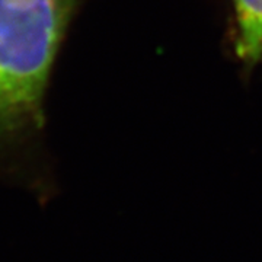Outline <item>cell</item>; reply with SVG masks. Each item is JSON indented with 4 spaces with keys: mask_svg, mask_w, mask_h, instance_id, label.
Returning a JSON list of instances; mask_svg holds the SVG:
<instances>
[{
    "mask_svg": "<svg viewBox=\"0 0 262 262\" xmlns=\"http://www.w3.org/2000/svg\"><path fill=\"white\" fill-rule=\"evenodd\" d=\"M82 0H0V179L50 187L47 101Z\"/></svg>",
    "mask_w": 262,
    "mask_h": 262,
    "instance_id": "6da1fadb",
    "label": "cell"
},
{
    "mask_svg": "<svg viewBox=\"0 0 262 262\" xmlns=\"http://www.w3.org/2000/svg\"><path fill=\"white\" fill-rule=\"evenodd\" d=\"M239 25V54L248 61L262 54V0H234Z\"/></svg>",
    "mask_w": 262,
    "mask_h": 262,
    "instance_id": "7a4b0ae2",
    "label": "cell"
}]
</instances>
